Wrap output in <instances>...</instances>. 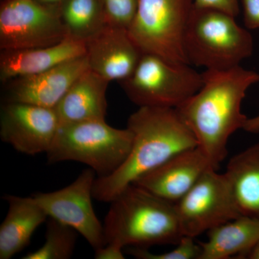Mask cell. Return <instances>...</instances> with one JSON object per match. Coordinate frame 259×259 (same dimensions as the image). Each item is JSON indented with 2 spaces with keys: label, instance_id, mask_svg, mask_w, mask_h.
<instances>
[{
  "label": "cell",
  "instance_id": "obj_10",
  "mask_svg": "<svg viewBox=\"0 0 259 259\" xmlns=\"http://www.w3.org/2000/svg\"><path fill=\"white\" fill-rule=\"evenodd\" d=\"M95 174L92 168H87L64 188L31 195L48 217L72 228L94 250L105 245L103 225L97 217L93 205Z\"/></svg>",
  "mask_w": 259,
  "mask_h": 259
},
{
  "label": "cell",
  "instance_id": "obj_20",
  "mask_svg": "<svg viewBox=\"0 0 259 259\" xmlns=\"http://www.w3.org/2000/svg\"><path fill=\"white\" fill-rule=\"evenodd\" d=\"M67 36L86 42L107 24L101 0H64L59 7Z\"/></svg>",
  "mask_w": 259,
  "mask_h": 259
},
{
  "label": "cell",
  "instance_id": "obj_9",
  "mask_svg": "<svg viewBox=\"0 0 259 259\" xmlns=\"http://www.w3.org/2000/svg\"><path fill=\"white\" fill-rule=\"evenodd\" d=\"M184 236L192 238L241 216L224 174L209 169L175 204Z\"/></svg>",
  "mask_w": 259,
  "mask_h": 259
},
{
  "label": "cell",
  "instance_id": "obj_22",
  "mask_svg": "<svg viewBox=\"0 0 259 259\" xmlns=\"http://www.w3.org/2000/svg\"><path fill=\"white\" fill-rule=\"evenodd\" d=\"M192 237L184 236L177 243L176 248L163 253H152L146 248H132L127 251L135 258L140 259H198L201 248L196 244Z\"/></svg>",
  "mask_w": 259,
  "mask_h": 259
},
{
  "label": "cell",
  "instance_id": "obj_8",
  "mask_svg": "<svg viewBox=\"0 0 259 259\" xmlns=\"http://www.w3.org/2000/svg\"><path fill=\"white\" fill-rule=\"evenodd\" d=\"M67 36L59 8L37 0H4L0 7V49L49 47Z\"/></svg>",
  "mask_w": 259,
  "mask_h": 259
},
{
  "label": "cell",
  "instance_id": "obj_28",
  "mask_svg": "<svg viewBox=\"0 0 259 259\" xmlns=\"http://www.w3.org/2000/svg\"><path fill=\"white\" fill-rule=\"evenodd\" d=\"M245 258L259 259V241L255 245L254 248L248 253Z\"/></svg>",
  "mask_w": 259,
  "mask_h": 259
},
{
  "label": "cell",
  "instance_id": "obj_26",
  "mask_svg": "<svg viewBox=\"0 0 259 259\" xmlns=\"http://www.w3.org/2000/svg\"><path fill=\"white\" fill-rule=\"evenodd\" d=\"M123 248L112 243H106L101 248L95 250L96 259H124Z\"/></svg>",
  "mask_w": 259,
  "mask_h": 259
},
{
  "label": "cell",
  "instance_id": "obj_14",
  "mask_svg": "<svg viewBox=\"0 0 259 259\" xmlns=\"http://www.w3.org/2000/svg\"><path fill=\"white\" fill-rule=\"evenodd\" d=\"M209 169L214 168L205 155L196 147L179 153L132 185L176 204Z\"/></svg>",
  "mask_w": 259,
  "mask_h": 259
},
{
  "label": "cell",
  "instance_id": "obj_21",
  "mask_svg": "<svg viewBox=\"0 0 259 259\" xmlns=\"http://www.w3.org/2000/svg\"><path fill=\"white\" fill-rule=\"evenodd\" d=\"M77 233L71 227L49 218L44 245L24 255L23 259L71 258L76 247Z\"/></svg>",
  "mask_w": 259,
  "mask_h": 259
},
{
  "label": "cell",
  "instance_id": "obj_6",
  "mask_svg": "<svg viewBox=\"0 0 259 259\" xmlns=\"http://www.w3.org/2000/svg\"><path fill=\"white\" fill-rule=\"evenodd\" d=\"M120 82L130 100L139 107L177 108L200 90L203 76L190 64L143 54L133 74Z\"/></svg>",
  "mask_w": 259,
  "mask_h": 259
},
{
  "label": "cell",
  "instance_id": "obj_4",
  "mask_svg": "<svg viewBox=\"0 0 259 259\" xmlns=\"http://www.w3.org/2000/svg\"><path fill=\"white\" fill-rule=\"evenodd\" d=\"M184 49L190 65L205 70L229 69L252 55L253 39L235 17L194 6L185 30Z\"/></svg>",
  "mask_w": 259,
  "mask_h": 259
},
{
  "label": "cell",
  "instance_id": "obj_11",
  "mask_svg": "<svg viewBox=\"0 0 259 259\" xmlns=\"http://www.w3.org/2000/svg\"><path fill=\"white\" fill-rule=\"evenodd\" d=\"M55 109L3 102L0 112V138L19 153L29 156L48 152L58 130Z\"/></svg>",
  "mask_w": 259,
  "mask_h": 259
},
{
  "label": "cell",
  "instance_id": "obj_29",
  "mask_svg": "<svg viewBox=\"0 0 259 259\" xmlns=\"http://www.w3.org/2000/svg\"><path fill=\"white\" fill-rule=\"evenodd\" d=\"M37 1L40 2L42 4L49 5V6L59 8L64 0H37Z\"/></svg>",
  "mask_w": 259,
  "mask_h": 259
},
{
  "label": "cell",
  "instance_id": "obj_5",
  "mask_svg": "<svg viewBox=\"0 0 259 259\" xmlns=\"http://www.w3.org/2000/svg\"><path fill=\"white\" fill-rule=\"evenodd\" d=\"M128 127H112L105 120H91L59 126L50 149L48 163L76 161L105 177L115 172L125 161L132 146Z\"/></svg>",
  "mask_w": 259,
  "mask_h": 259
},
{
  "label": "cell",
  "instance_id": "obj_25",
  "mask_svg": "<svg viewBox=\"0 0 259 259\" xmlns=\"http://www.w3.org/2000/svg\"><path fill=\"white\" fill-rule=\"evenodd\" d=\"M243 20L248 29H259V0H241Z\"/></svg>",
  "mask_w": 259,
  "mask_h": 259
},
{
  "label": "cell",
  "instance_id": "obj_2",
  "mask_svg": "<svg viewBox=\"0 0 259 259\" xmlns=\"http://www.w3.org/2000/svg\"><path fill=\"white\" fill-rule=\"evenodd\" d=\"M134 136L124 163L115 172L97 177L94 199L110 202L127 186L179 153L197 147V140L171 107H141L128 118Z\"/></svg>",
  "mask_w": 259,
  "mask_h": 259
},
{
  "label": "cell",
  "instance_id": "obj_17",
  "mask_svg": "<svg viewBox=\"0 0 259 259\" xmlns=\"http://www.w3.org/2000/svg\"><path fill=\"white\" fill-rule=\"evenodd\" d=\"M3 199L8 211L0 226V259H10L30 244L33 233L49 217L32 196L7 194Z\"/></svg>",
  "mask_w": 259,
  "mask_h": 259
},
{
  "label": "cell",
  "instance_id": "obj_12",
  "mask_svg": "<svg viewBox=\"0 0 259 259\" xmlns=\"http://www.w3.org/2000/svg\"><path fill=\"white\" fill-rule=\"evenodd\" d=\"M90 69L86 56L40 74L3 83V102H19L55 109L76 80Z\"/></svg>",
  "mask_w": 259,
  "mask_h": 259
},
{
  "label": "cell",
  "instance_id": "obj_13",
  "mask_svg": "<svg viewBox=\"0 0 259 259\" xmlns=\"http://www.w3.org/2000/svg\"><path fill=\"white\" fill-rule=\"evenodd\" d=\"M90 69L108 81L129 77L143 55L127 28L107 25L86 42Z\"/></svg>",
  "mask_w": 259,
  "mask_h": 259
},
{
  "label": "cell",
  "instance_id": "obj_23",
  "mask_svg": "<svg viewBox=\"0 0 259 259\" xmlns=\"http://www.w3.org/2000/svg\"><path fill=\"white\" fill-rule=\"evenodd\" d=\"M107 24L128 29L137 11L139 0H101Z\"/></svg>",
  "mask_w": 259,
  "mask_h": 259
},
{
  "label": "cell",
  "instance_id": "obj_27",
  "mask_svg": "<svg viewBox=\"0 0 259 259\" xmlns=\"http://www.w3.org/2000/svg\"><path fill=\"white\" fill-rule=\"evenodd\" d=\"M250 134H258L259 133V115L255 117L248 118L245 122L243 129Z\"/></svg>",
  "mask_w": 259,
  "mask_h": 259
},
{
  "label": "cell",
  "instance_id": "obj_7",
  "mask_svg": "<svg viewBox=\"0 0 259 259\" xmlns=\"http://www.w3.org/2000/svg\"><path fill=\"white\" fill-rule=\"evenodd\" d=\"M194 6V0H139L130 35L143 54L189 64L184 37Z\"/></svg>",
  "mask_w": 259,
  "mask_h": 259
},
{
  "label": "cell",
  "instance_id": "obj_16",
  "mask_svg": "<svg viewBox=\"0 0 259 259\" xmlns=\"http://www.w3.org/2000/svg\"><path fill=\"white\" fill-rule=\"evenodd\" d=\"M109 83L90 69L83 73L55 108L60 125L81 121L105 120Z\"/></svg>",
  "mask_w": 259,
  "mask_h": 259
},
{
  "label": "cell",
  "instance_id": "obj_24",
  "mask_svg": "<svg viewBox=\"0 0 259 259\" xmlns=\"http://www.w3.org/2000/svg\"><path fill=\"white\" fill-rule=\"evenodd\" d=\"M194 6L219 10V11L236 17L239 13L241 0H194Z\"/></svg>",
  "mask_w": 259,
  "mask_h": 259
},
{
  "label": "cell",
  "instance_id": "obj_19",
  "mask_svg": "<svg viewBox=\"0 0 259 259\" xmlns=\"http://www.w3.org/2000/svg\"><path fill=\"white\" fill-rule=\"evenodd\" d=\"M225 175L241 215L259 219V143L232 157Z\"/></svg>",
  "mask_w": 259,
  "mask_h": 259
},
{
  "label": "cell",
  "instance_id": "obj_3",
  "mask_svg": "<svg viewBox=\"0 0 259 259\" xmlns=\"http://www.w3.org/2000/svg\"><path fill=\"white\" fill-rule=\"evenodd\" d=\"M104 221L105 244L124 248L177 245L184 236L175 204L131 185L113 200Z\"/></svg>",
  "mask_w": 259,
  "mask_h": 259
},
{
  "label": "cell",
  "instance_id": "obj_15",
  "mask_svg": "<svg viewBox=\"0 0 259 259\" xmlns=\"http://www.w3.org/2000/svg\"><path fill=\"white\" fill-rule=\"evenodd\" d=\"M83 56H86V42L70 37L49 47L1 51L0 79L4 83L40 74Z\"/></svg>",
  "mask_w": 259,
  "mask_h": 259
},
{
  "label": "cell",
  "instance_id": "obj_1",
  "mask_svg": "<svg viewBox=\"0 0 259 259\" xmlns=\"http://www.w3.org/2000/svg\"><path fill=\"white\" fill-rule=\"evenodd\" d=\"M203 85L177 107L197 140V147L218 170L228 154V140L243 129L248 117L241 105L246 92L259 82V74L241 66L229 69H206Z\"/></svg>",
  "mask_w": 259,
  "mask_h": 259
},
{
  "label": "cell",
  "instance_id": "obj_18",
  "mask_svg": "<svg viewBox=\"0 0 259 259\" xmlns=\"http://www.w3.org/2000/svg\"><path fill=\"white\" fill-rule=\"evenodd\" d=\"M259 241V219L241 215L208 231V240L201 242L198 259L246 258Z\"/></svg>",
  "mask_w": 259,
  "mask_h": 259
}]
</instances>
